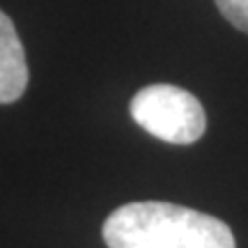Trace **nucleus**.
<instances>
[{
    "instance_id": "obj_2",
    "label": "nucleus",
    "mask_w": 248,
    "mask_h": 248,
    "mask_svg": "<svg viewBox=\"0 0 248 248\" xmlns=\"http://www.w3.org/2000/svg\"><path fill=\"white\" fill-rule=\"evenodd\" d=\"M129 110L138 126L170 145H191L207 129L202 104L188 90L168 83L138 90Z\"/></svg>"
},
{
    "instance_id": "obj_1",
    "label": "nucleus",
    "mask_w": 248,
    "mask_h": 248,
    "mask_svg": "<svg viewBox=\"0 0 248 248\" xmlns=\"http://www.w3.org/2000/svg\"><path fill=\"white\" fill-rule=\"evenodd\" d=\"M108 248H237L216 216L172 202H129L104 223Z\"/></svg>"
},
{
    "instance_id": "obj_4",
    "label": "nucleus",
    "mask_w": 248,
    "mask_h": 248,
    "mask_svg": "<svg viewBox=\"0 0 248 248\" xmlns=\"http://www.w3.org/2000/svg\"><path fill=\"white\" fill-rule=\"evenodd\" d=\"M214 2L232 26L248 35V0H214Z\"/></svg>"
},
{
    "instance_id": "obj_3",
    "label": "nucleus",
    "mask_w": 248,
    "mask_h": 248,
    "mask_svg": "<svg viewBox=\"0 0 248 248\" xmlns=\"http://www.w3.org/2000/svg\"><path fill=\"white\" fill-rule=\"evenodd\" d=\"M28 85V62L12 18L0 9V104L16 101Z\"/></svg>"
}]
</instances>
